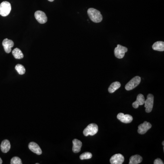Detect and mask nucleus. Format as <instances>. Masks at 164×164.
Returning a JSON list of instances; mask_svg holds the SVG:
<instances>
[{
	"label": "nucleus",
	"mask_w": 164,
	"mask_h": 164,
	"mask_svg": "<svg viewBox=\"0 0 164 164\" xmlns=\"http://www.w3.org/2000/svg\"><path fill=\"white\" fill-rule=\"evenodd\" d=\"M88 14L91 20L93 23H100L103 20V16L100 12L93 8H90L88 9Z\"/></svg>",
	"instance_id": "f257e3e1"
},
{
	"label": "nucleus",
	"mask_w": 164,
	"mask_h": 164,
	"mask_svg": "<svg viewBox=\"0 0 164 164\" xmlns=\"http://www.w3.org/2000/svg\"><path fill=\"white\" fill-rule=\"evenodd\" d=\"M98 131V126L95 124H90L83 131V134L85 136L89 135L93 136L96 134Z\"/></svg>",
	"instance_id": "f03ea898"
},
{
	"label": "nucleus",
	"mask_w": 164,
	"mask_h": 164,
	"mask_svg": "<svg viewBox=\"0 0 164 164\" xmlns=\"http://www.w3.org/2000/svg\"><path fill=\"white\" fill-rule=\"evenodd\" d=\"M11 9V4L8 1H3L0 4V15L1 16H7L10 14Z\"/></svg>",
	"instance_id": "7ed1b4c3"
},
{
	"label": "nucleus",
	"mask_w": 164,
	"mask_h": 164,
	"mask_svg": "<svg viewBox=\"0 0 164 164\" xmlns=\"http://www.w3.org/2000/svg\"><path fill=\"white\" fill-rule=\"evenodd\" d=\"M141 82V77L139 76H135V77L133 78L131 80H130L126 84L125 89L128 91L132 90L136 88L137 86H138V85L140 84Z\"/></svg>",
	"instance_id": "20e7f679"
},
{
	"label": "nucleus",
	"mask_w": 164,
	"mask_h": 164,
	"mask_svg": "<svg viewBox=\"0 0 164 164\" xmlns=\"http://www.w3.org/2000/svg\"><path fill=\"white\" fill-rule=\"evenodd\" d=\"M127 51L128 48L126 47L118 44L117 45V47L115 48L114 50L115 56L119 59L123 58Z\"/></svg>",
	"instance_id": "39448f33"
},
{
	"label": "nucleus",
	"mask_w": 164,
	"mask_h": 164,
	"mask_svg": "<svg viewBox=\"0 0 164 164\" xmlns=\"http://www.w3.org/2000/svg\"><path fill=\"white\" fill-rule=\"evenodd\" d=\"M144 104L146 112L150 113L152 110L154 105V96L152 94H149L147 95V99L145 100Z\"/></svg>",
	"instance_id": "423d86ee"
},
{
	"label": "nucleus",
	"mask_w": 164,
	"mask_h": 164,
	"mask_svg": "<svg viewBox=\"0 0 164 164\" xmlns=\"http://www.w3.org/2000/svg\"><path fill=\"white\" fill-rule=\"evenodd\" d=\"M35 17L40 23L44 24L47 22V16L44 12L42 11H36L35 13Z\"/></svg>",
	"instance_id": "0eeeda50"
},
{
	"label": "nucleus",
	"mask_w": 164,
	"mask_h": 164,
	"mask_svg": "<svg viewBox=\"0 0 164 164\" xmlns=\"http://www.w3.org/2000/svg\"><path fill=\"white\" fill-rule=\"evenodd\" d=\"M152 127V125L149 122L147 121H145L143 123L140 124L138 126V132L139 134H145L146 133L148 130Z\"/></svg>",
	"instance_id": "6e6552de"
},
{
	"label": "nucleus",
	"mask_w": 164,
	"mask_h": 164,
	"mask_svg": "<svg viewBox=\"0 0 164 164\" xmlns=\"http://www.w3.org/2000/svg\"><path fill=\"white\" fill-rule=\"evenodd\" d=\"M124 161V157L122 154H117L111 157L110 162L111 164H122Z\"/></svg>",
	"instance_id": "1a4fd4ad"
},
{
	"label": "nucleus",
	"mask_w": 164,
	"mask_h": 164,
	"mask_svg": "<svg viewBox=\"0 0 164 164\" xmlns=\"http://www.w3.org/2000/svg\"><path fill=\"white\" fill-rule=\"evenodd\" d=\"M14 43L12 40L8 38L5 39L2 42V45L5 51L8 54H9L12 51V48L14 46Z\"/></svg>",
	"instance_id": "9d476101"
},
{
	"label": "nucleus",
	"mask_w": 164,
	"mask_h": 164,
	"mask_svg": "<svg viewBox=\"0 0 164 164\" xmlns=\"http://www.w3.org/2000/svg\"><path fill=\"white\" fill-rule=\"evenodd\" d=\"M117 119L124 123H130L133 120V117L130 115H124L120 113L117 115Z\"/></svg>",
	"instance_id": "9b49d317"
},
{
	"label": "nucleus",
	"mask_w": 164,
	"mask_h": 164,
	"mask_svg": "<svg viewBox=\"0 0 164 164\" xmlns=\"http://www.w3.org/2000/svg\"><path fill=\"white\" fill-rule=\"evenodd\" d=\"M28 148L32 152L38 155H40L42 154V150L39 146L34 142H32L29 143Z\"/></svg>",
	"instance_id": "f8f14e48"
},
{
	"label": "nucleus",
	"mask_w": 164,
	"mask_h": 164,
	"mask_svg": "<svg viewBox=\"0 0 164 164\" xmlns=\"http://www.w3.org/2000/svg\"><path fill=\"white\" fill-rule=\"evenodd\" d=\"M145 101V97L142 94H139L137 97L136 101L132 104V106L134 108H137L139 105H142L144 104Z\"/></svg>",
	"instance_id": "ddd939ff"
},
{
	"label": "nucleus",
	"mask_w": 164,
	"mask_h": 164,
	"mask_svg": "<svg viewBox=\"0 0 164 164\" xmlns=\"http://www.w3.org/2000/svg\"><path fill=\"white\" fill-rule=\"evenodd\" d=\"M73 151L75 153L80 152L82 146V143L78 139H74L73 141Z\"/></svg>",
	"instance_id": "4468645a"
},
{
	"label": "nucleus",
	"mask_w": 164,
	"mask_h": 164,
	"mask_svg": "<svg viewBox=\"0 0 164 164\" xmlns=\"http://www.w3.org/2000/svg\"><path fill=\"white\" fill-rule=\"evenodd\" d=\"M11 149L10 142L8 139H5L2 141L1 145V149L2 152L7 153Z\"/></svg>",
	"instance_id": "2eb2a0df"
},
{
	"label": "nucleus",
	"mask_w": 164,
	"mask_h": 164,
	"mask_svg": "<svg viewBox=\"0 0 164 164\" xmlns=\"http://www.w3.org/2000/svg\"><path fill=\"white\" fill-rule=\"evenodd\" d=\"M153 49L158 51H164V42L157 41L152 45Z\"/></svg>",
	"instance_id": "dca6fc26"
},
{
	"label": "nucleus",
	"mask_w": 164,
	"mask_h": 164,
	"mask_svg": "<svg viewBox=\"0 0 164 164\" xmlns=\"http://www.w3.org/2000/svg\"><path fill=\"white\" fill-rule=\"evenodd\" d=\"M142 157L141 156L136 154L130 157L129 164H138L141 163L142 161Z\"/></svg>",
	"instance_id": "f3484780"
},
{
	"label": "nucleus",
	"mask_w": 164,
	"mask_h": 164,
	"mask_svg": "<svg viewBox=\"0 0 164 164\" xmlns=\"http://www.w3.org/2000/svg\"><path fill=\"white\" fill-rule=\"evenodd\" d=\"M121 86V84L119 82H115L111 84L108 88V91L109 93H113L119 89Z\"/></svg>",
	"instance_id": "a211bd4d"
},
{
	"label": "nucleus",
	"mask_w": 164,
	"mask_h": 164,
	"mask_svg": "<svg viewBox=\"0 0 164 164\" xmlns=\"http://www.w3.org/2000/svg\"><path fill=\"white\" fill-rule=\"evenodd\" d=\"M12 54L16 59H20L23 58V54L19 48H15L12 51Z\"/></svg>",
	"instance_id": "6ab92c4d"
},
{
	"label": "nucleus",
	"mask_w": 164,
	"mask_h": 164,
	"mask_svg": "<svg viewBox=\"0 0 164 164\" xmlns=\"http://www.w3.org/2000/svg\"><path fill=\"white\" fill-rule=\"evenodd\" d=\"M15 69L16 70L17 73L20 75H23L26 72V69H25L24 67L22 65L18 64L15 66Z\"/></svg>",
	"instance_id": "aec40b11"
},
{
	"label": "nucleus",
	"mask_w": 164,
	"mask_h": 164,
	"mask_svg": "<svg viewBox=\"0 0 164 164\" xmlns=\"http://www.w3.org/2000/svg\"><path fill=\"white\" fill-rule=\"evenodd\" d=\"M92 157V154L89 152H86L84 153L80 156V159L81 160H87V159H91Z\"/></svg>",
	"instance_id": "412c9836"
},
{
	"label": "nucleus",
	"mask_w": 164,
	"mask_h": 164,
	"mask_svg": "<svg viewBox=\"0 0 164 164\" xmlns=\"http://www.w3.org/2000/svg\"><path fill=\"white\" fill-rule=\"evenodd\" d=\"M21 159L18 157H14L11 159V164H22Z\"/></svg>",
	"instance_id": "4be33fe9"
},
{
	"label": "nucleus",
	"mask_w": 164,
	"mask_h": 164,
	"mask_svg": "<svg viewBox=\"0 0 164 164\" xmlns=\"http://www.w3.org/2000/svg\"><path fill=\"white\" fill-rule=\"evenodd\" d=\"M154 164H163V161L161 160V159H159V158H157V159H156V160H154Z\"/></svg>",
	"instance_id": "5701e85b"
},
{
	"label": "nucleus",
	"mask_w": 164,
	"mask_h": 164,
	"mask_svg": "<svg viewBox=\"0 0 164 164\" xmlns=\"http://www.w3.org/2000/svg\"><path fill=\"white\" fill-rule=\"evenodd\" d=\"M2 163V160H1V158H0V164H1Z\"/></svg>",
	"instance_id": "b1692460"
},
{
	"label": "nucleus",
	"mask_w": 164,
	"mask_h": 164,
	"mask_svg": "<svg viewBox=\"0 0 164 164\" xmlns=\"http://www.w3.org/2000/svg\"><path fill=\"white\" fill-rule=\"evenodd\" d=\"M48 1H50V2H53L54 0H48Z\"/></svg>",
	"instance_id": "393cba45"
},
{
	"label": "nucleus",
	"mask_w": 164,
	"mask_h": 164,
	"mask_svg": "<svg viewBox=\"0 0 164 164\" xmlns=\"http://www.w3.org/2000/svg\"><path fill=\"white\" fill-rule=\"evenodd\" d=\"M164 141H163V142H162V145H163V146L164 145Z\"/></svg>",
	"instance_id": "a878e982"
}]
</instances>
